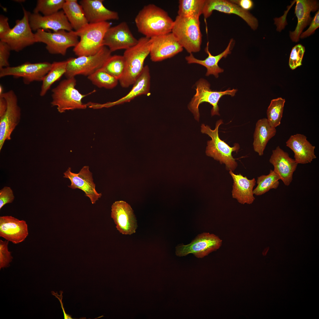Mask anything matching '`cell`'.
Returning a JSON list of instances; mask_svg holds the SVG:
<instances>
[{"mask_svg": "<svg viewBox=\"0 0 319 319\" xmlns=\"http://www.w3.org/2000/svg\"><path fill=\"white\" fill-rule=\"evenodd\" d=\"M111 217L117 230L123 235H131L136 232L137 224L133 211L130 206L123 201L115 202L111 206Z\"/></svg>", "mask_w": 319, "mask_h": 319, "instance_id": "cell-18", "label": "cell"}, {"mask_svg": "<svg viewBox=\"0 0 319 319\" xmlns=\"http://www.w3.org/2000/svg\"><path fill=\"white\" fill-rule=\"evenodd\" d=\"M110 27V23L108 22L88 23L75 31L80 40L73 49L75 54L78 57L92 55L97 53L103 46L104 37Z\"/></svg>", "mask_w": 319, "mask_h": 319, "instance_id": "cell-4", "label": "cell"}, {"mask_svg": "<svg viewBox=\"0 0 319 319\" xmlns=\"http://www.w3.org/2000/svg\"><path fill=\"white\" fill-rule=\"evenodd\" d=\"M103 1L81 0L79 1L89 23H96L119 19L118 13L106 8L103 4Z\"/></svg>", "mask_w": 319, "mask_h": 319, "instance_id": "cell-22", "label": "cell"}, {"mask_svg": "<svg viewBox=\"0 0 319 319\" xmlns=\"http://www.w3.org/2000/svg\"><path fill=\"white\" fill-rule=\"evenodd\" d=\"M150 38L142 37L134 45L125 50L123 55L125 61L123 73L118 81L121 86L127 88L133 85L144 67L145 59L150 54Z\"/></svg>", "mask_w": 319, "mask_h": 319, "instance_id": "cell-2", "label": "cell"}, {"mask_svg": "<svg viewBox=\"0 0 319 319\" xmlns=\"http://www.w3.org/2000/svg\"><path fill=\"white\" fill-rule=\"evenodd\" d=\"M223 123V121L221 119L217 121L214 130L211 129L207 125L202 124L201 132L207 134L211 139L207 142L206 154L219 161L220 164H224L227 170L233 171L236 168L237 164L233 157L232 153L233 152L238 151L240 146L239 144L235 143L233 147H230L220 138L218 134L219 128V126Z\"/></svg>", "mask_w": 319, "mask_h": 319, "instance_id": "cell-3", "label": "cell"}, {"mask_svg": "<svg viewBox=\"0 0 319 319\" xmlns=\"http://www.w3.org/2000/svg\"><path fill=\"white\" fill-rule=\"evenodd\" d=\"M76 84L75 77L66 78L52 89L51 104L52 106L56 107L59 113L87 108V104L83 103L82 100L91 92L86 95L81 94L76 88Z\"/></svg>", "mask_w": 319, "mask_h": 319, "instance_id": "cell-6", "label": "cell"}, {"mask_svg": "<svg viewBox=\"0 0 319 319\" xmlns=\"http://www.w3.org/2000/svg\"><path fill=\"white\" fill-rule=\"evenodd\" d=\"M9 241L0 240V268L8 266L11 262L12 257L11 252L8 250Z\"/></svg>", "mask_w": 319, "mask_h": 319, "instance_id": "cell-38", "label": "cell"}, {"mask_svg": "<svg viewBox=\"0 0 319 319\" xmlns=\"http://www.w3.org/2000/svg\"><path fill=\"white\" fill-rule=\"evenodd\" d=\"M36 31L35 35L36 42L46 44V50L51 54L65 56L68 48H74L79 42L78 37L73 30H60L51 32L39 29Z\"/></svg>", "mask_w": 319, "mask_h": 319, "instance_id": "cell-9", "label": "cell"}, {"mask_svg": "<svg viewBox=\"0 0 319 319\" xmlns=\"http://www.w3.org/2000/svg\"><path fill=\"white\" fill-rule=\"evenodd\" d=\"M125 63L123 56H111L102 67L107 73L119 80L124 71Z\"/></svg>", "mask_w": 319, "mask_h": 319, "instance_id": "cell-35", "label": "cell"}, {"mask_svg": "<svg viewBox=\"0 0 319 319\" xmlns=\"http://www.w3.org/2000/svg\"><path fill=\"white\" fill-rule=\"evenodd\" d=\"M8 18L2 15L0 16V38L8 34L11 30Z\"/></svg>", "mask_w": 319, "mask_h": 319, "instance_id": "cell-42", "label": "cell"}, {"mask_svg": "<svg viewBox=\"0 0 319 319\" xmlns=\"http://www.w3.org/2000/svg\"><path fill=\"white\" fill-rule=\"evenodd\" d=\"M295 14L297 19V24L295 30L289 32V36L293 42L299 40L300 35L303 30L310 23L313 18L311 12L317 10L319 7L318 1L314 0H297Z\"/></svg>", "mask_w": 319, "mask_h": 319, "instance_id": "cell-24", "label": "cell"}, {"mask_svg": "<svg viewBox=\"0 0 319 319\" xmlns=\"http://www.w3.org/2000/svg\"><path fill=\"white\" fill-rule=\"evenodd\" d=\"M199 18L177 15L171 32L179 43L190 53L199 51L202 43Z\"/></svg>", "mask_w": 319, "mask_h": 319, "instance_id": "cell-5", "label": "cell"}, {"mask_svg": "<svg viewBox=\"0 0 319 319\" xmlns=\"http://www.w3.org/2000/svg\"><path fill=\"white\" fill-rule=\"evenodd\" d=\"M17 1V2H23V1H20V0H19H19H17H17H16V1Z\"/></svg>", "mask_w": 319, "mask_h": 319, "instance_id": "cell-47", "label": "cell"}, {"mask_svg": "<svg viewBox=\"0 0 319 319\" xmlns=\"http://www.w3.org/2000/svg\"><path fill=\"white\" fill-rule=\"evenodd\" d=\"M276 132V128L270 125L266 118L257 121L253 134V146L254 151L259 156L263 154L267 143L275 135Z\"/></svg>", "mask_w": 319, "mask_h": 319, "instance_id": "cell-28", "label": "cell"}, {"mask_svg": "<svg viewBox=\"0 0 319 319\" xmlns=\"http://www.w3.org/2000/svg\"><path fill=\"white\" fill-rule=\"evenodd\" d=\"M150 85L149 68L148 65H146L133 84L132 88L126 95L115 101L101 104V108L121 104L129 102L139 96L147 95L149 92Z\"/></svg>", "mask_w": 319, "mask_h": 319, "instance_id": "cell-26", "label": "cell"}, {"mask_svg": "<svg viewBox=\"0 0 319 319\" xmlns=\"http://www.w3.org/2000/svg\"><path fill=\"white\" fill-rule=\"evenodd\" d=\"M62 9L75 31H78L89 23L81 6L77 0H65Z\"/></svg>", "mask_w": 319, "mask_h": 319, "instance_id": "cell-29", "label": "cell"}, {"mask_svg": "<svg viewBox=\"0 0 319 319\" xmlns=\"http://www.w3.org/2000/svg\"><path fill=\"white\" fill-rule=\"evenodd\" d=\"M229 173L233 181L232 198L241 204H252L255 199L253 193V188L256 183L255 178L249 179L247 177L240 174H236L231 170L229 171Z\"/></svg>", "mask_w": 319, "mask_h": 319, "instance_id": "cell-25", "label": "cell"}, {"mask_svg": "<svg viewBox=\"0 0 319 319\" xmlns=\"http://www.w3.org/2000/svg\"><path fill=\"white\" fill-rule=\"evenodd\" d=\"M135 22L138 31L150 38L171 32L174 23L166 12L153 4L144 6Z\"/></svg>", "mask_w": 319, "mask_h": 319, "instance_id": "cell-1", "label": "cell"}, {"mask_svg": "<svg viewBox=\"0 0 319 319\" xmlns=\"http://www.w3.org/2000/svg\"><path fill=\"white\" fill-rule=\"evenodd\" d=\"M88 79L99 88L111 89L118 84V80L102 68L88 77Z\"/></svg>", "mask_w": 319, "mask_h": 319, "instance_id": "cell-33", "label": "cell"}, {"mask_svg": "<svg viewBox=\"0 0 319 319\" xmlns=\"http://www.w3.org/2000/svg\"><path fill=\"white\" fill-rule=\"evenodd\" d=\"M305 51V47L298 44L294 47L291 51L289 61V65L292 69H294L302 65V61Z\"/></svg>", "mask_w": 319, "mask_h": 319, "instance_id": "cell-37", "label": "cell"}, {"mask_svg": "<svg viewBox=\"0 0 319 319\" xmlns=\"http://www.w3.org/2000/svg\"><path fill=\"white\" fill-rule=\"evenodd\" d=\"M269 161L280 180L285 185L289 186L292 180L293 173L298 165L294 160L278 146L272 151Z\"/></svg>", "mask_w": 319, "mask_h": 319, "instance_id": "cell-20", "label": "cell"}, {"mask_svg": "<svg viewBox=\"0 0 319 319\" xmlns=\"http://www.w3.org/2000/svg\"><path fill=\"white\" fill-rule=\"evenodd\" d=\"M214 10L238 15L253 30H256L258 27V21L255 17L248 11L243 10L230 1L205 0L202 13L205 18L210 17Z\"/></svg>", "mask_w": 319, "mask_h": 319, "instance_id": "cell-16", "label": "cell"}, {"mask_svg": "<svg viewBox=\"0 0 319 319\" xmlns=\"http://www.w3.org/2000/svg\"><path fill=\"white\" fill-rule=\"evenodd\" d=\"M286 145L293 151L294 159L298 164L310 163L316 158L315 146L303 134H297L291 135L286 141Z\"/></svg>", "mask_w": 319, "mask_h": 319, "instance_id": "cell-23", "label": "cell"}, {"mask_svg": "<svg viewBox=\"0 0 319 319\" xmlns=\"http://www.w3.org/2000/svg\"><path fill=\"white\" fill-rule=\"evenodd\" d=\"M60 293L61 294L60 295H59L58 294L57 292L56 293H55L54 292H53V291L51 293H52V294L53 295H54L56 297H57L58 299L59 300V301H60V303H61V308H62V309L63 312V313H64V318L65 319H73V318H72L71 316L70 315L67 314L65 312V310L64 309V307H63V303L62 302V297H63L62 295V294L63 293V292H62V291H60Z\"/></svg>", "mask_w": 319, "mask_h": 319, "instance_id": "cell-44", "label": "cell"}, {"mask_svg": "<svg viewBox=\"0 0 319 319\" xmlns=\"http://www.w3.org/2000/svg\"><path fill=\"white\" fill-rule=\"evenodd\" d=\"M64 174V177L69 179L71 181V184L69 187L72 189L82 190L89 198L92 204H95L101 197L102 194L96 191L89 166H84L78 173L71 172V168L69 167Z\"/></svg>", "mask_w": 319, "mask_h": 319, "instance_id": "cell-19", "label": "cell"}, {"mask_svg": "<svg viewBox=\"0 0 319 319\" xmlns=\"http://www.w3.org/2000/svg\"><path fill=\"white\" fill-rule=\"evenodd\" d=\"M22 9L24 14L22 19L17 20L10 31L0 38L9 45L11 50L17 52L36 43L35 33L32 32L29 23L30 12L24 7Z\"/></svg>", "mask_w": 319, "mask_h": 319, "instance_id": "cell-10", "label": "cell"}, {"mask_svg": "<svg viewBox=\"0 0 319 319\" xmlns=\"http://www.w3.org/2000/svg\"><path fill=\"white\" fill-rule=\"evenodd\" d=\"M205 0H180L179 1L178 16L199 18L202 14Z\"/></svg>", "mask_w": 319, "mask_h": 319, "instance_id": "cell-32", "label": "cell"}, {"mask_svg": "<svg viewBox=\"0 0 319 319\" xmlns=\"http://www.w3.org/2000/svg\"><path fill=\"white\" fill-rule=\"evenodd\" d=\"M3 88L2 85H0V95H1L4 92H3Z\"/></svg>", "mask_w": 319, "mask_h": 319, "instance_id": "cell-46", "label": "cell"}, {"mask_svg": "<svg viewBox=\"0 0 319 319\" xmlns=\"http://www.w3.org/2000/svg\"><path fill=\"white\" fill-rule=\"evenodd\" d=\"M233 41V39H231L225 49L222 53L216 56H213L210 52L209 50V43L208 42L205 51L208 54V56L205 59H198L194 57L192 53H190L189 56H186L185 59L189 64L196 63L205 66L207 69L206 76L213 74L215 77L218 78L219 74L224 71L223 69L219 66L218 62L223 57H226L231 53Z\"/></svg>", "mask_w": 319, "mask_h": 319, "instance_id": "cell-27", "label": "cell"}, {"mask_svg": "<svg viewBox=\"0 0 319 319\" xmlns=\"http://www.w3.org/2000/svg\"><path fill=\"white\" fill-rule=\"evenodd\" d=\"M150 59L154 62L162 61L182 51L183 48L173 33L170 32L150 38Z\"/></svg>", "mask_w": 319, "mask_h": 319, "instance_id": "cell-15", "label": "cell"}, {"mask_svg": "<svg viewBox=\"0 0 319 319\" xmlns=\"http://www.w3.org/2000/svg\"><path fill=\"white\" fill-rule=\"evenodd\" d=\"M319 26V11H318L313 19L308 28L300 35L301 38H304L313 34Z\"/></svg>", "mask_w": 319, "mask_h": 319, "instance_id": "cell-41", "label": "cell"}, {"mask_svg": "<svg viewBox=\"0 0 319 319\" xmlns=\"http://www.w3.org/2000/svg\"><path fill=\"white\" fill-rule=\"evenodd\" d=\"M28 235L25 221L11 216L0 217V236L17 244L23 241Z\"/></svg>", "mask_w": 319, "mask_h": 319, "instance_id": "cell-21", "label": "cell"}, {"mask_svg": "<svg viewBox=\"0 0 319 319\" xmlns=\"http://www.w3.org/2000/svg\"><path fill=\"white\" fill-rule=\"evenodd\" d=\"M222 244V240L215 235L203 233L198 235L190 243L177 246L175 254L178 256H183L192 253L198 258H202L216 250Z\"/></svg>", "mask_w": 319, "mask_h": 319, "instance_id": "cell-13", "label": "cell"}, {"mask_svg": "<svg viewBox=\"0 0 319 319\" xmlns=\"http://www.w3.org/2000/svg\"><path fill=\"white\" fill-rule=\"evenodd\" d=\"M7 108V103L5 99L0 96V117L5 113Z\"/></svg>", "mask_w": 319, "mask_h": 319, "instance_id": "cell-45", "label": "cell"}, {"mask_svg": "<svg viewBox=\"0 0 319 319\" xmlns=\"http://www.w3.org/2000/svg\"><path fill=\"white\" fill-rule=\"evenodd\" d=\"M29 23L32 30L50 29L54 32L60 30H72L73 28L63 10L50 15H42L39 13H31L29 16Z\"/></svg>", "mask_w": 319, "mask_h": 319, "instance_id": "cell-17", "label": "cell"}, {"mask_svg": "<svg viewBox=\"0 0 319 319\" xmlns=\"http://www.w3.org/2000/svg\"><path fill=\"white\" fill-rule=\"evenodd\" d=\"M279 175L274 171L270 170L267 175H262L257 178V186L253 190V194L260 196L264 194L271 189H276L279 185Z\"/></svg>", "mask_w": 319, "mask_h": 319, "instance_id": "cell-31", "label": "cell"}, {"mask_svg": "<svg viewBox=\"0 0 319 319\" xmlns=\"http://www.w3.org/2000/svg\"><path fill=\"white\" fill-rule=\"evenodd\" d=\"M285 101L279 97L272 100L267 111V118L270 125L276 128L280 125Z\"/></svg>", "mask_w": 319, "mask_h": 319, "instance_id": "cell-34", "label": "cell"}, {"mask_svg": "<svg viewBox=\"0 0 319 319\" xmlns=\"http://www.w3.org/2000/svg\"><path fill=\"white\" fill-rule=\"evenodd\" d=\"M67 61H55L51 64V69L43 78L40 95L44 96L52 85L64 75L66 70Z\"/></svg>", "mask_w": 319, "mask_h": 319, "instance_id": "cell-30", "label": "cell"}, {"mask_svg": "<svg viewBox=\"0 0 319 319\" xmlns=\"http://www.w3.org/2000/svg\"><path fill=\"white\" fill-rule=\"evenodd\" d=\"M65 0H38L33 12L41 13L44 16L55 13L62 9Z\"/></svg>", "mask_w": 319, "mask_h": 319, "instance_id": "cell-36", "label": "cell"}, {"mask_svg": "<svg viewBox=\"0 0 319 319\" xmlns=\"http://www.w3.org/2000/svg\"><path fill=\"white\" fill-rule=\"evenodd\" d=\"M51 64L47 62H26L17 66L3 68L0 69V77L11 76L15 78H22L25 84L34 81H42L50 70Z\"/></svg>", "mask_w": 319, "mask_h": 319, "instance_id": "cell-12", "label": "cell"}, {"mask_svg": "<svg viewBox=\"0 0 319 319\" xmlns=\"http://www.w3.org/2000/svg\"><path fill=\"white\" fill-rule=\"evenodd\" d=\"M111 53L107 47L103 46L94 55L69 58L67 60L66 70L64 75L66 78L78 75L88 77L102 67L111 56Z\"/></svg>", "mask_w": 319, "mask_h": 319, "instance_id": "cell-7", "label": "cell"}, {"mask_svg": "<svg viewBox=\"0 0 319 319\" xmlns=\"http://www.w3.org/2000/svg\"><path fill=\"white\" fill-rule=\"evenodd\" d=\"M138 40L132 34L127 24L123 22L109 28L104 37L103 45L112 52L126 50L136 44Z\"/></svg>", "mask_w": 319, "mask_h": 319, "instance_id": "cell-14", "label": "cell"}, {"mask_svg": "<svg viewBox=\"0 0 319 319\" xmlns=\"http://www.w3.org/2000/svg\"><path fill=\"white\" fill-rule=\"evenodd\" d=\"M196 93L189 103L188 108L193 114L195 119L198 121L200 117L198 107L203 102L209 103L213 107L211 111V115H219L218 103L220 98L226 95L234 96L237 91L235 89H228L223 91L212 90L209 83L203 79L196 82Z\"/></svg>", "mask_w": 319, "mask_h": 319, "instance_id": "cell-8", "label": "cell"}, {"mask_svg": "<svg viewBox=\"0 0 319 319\" xmlns=\"http://www.w3.org/2000/svg\"><path fill=\"white\" fill-rule=\"evenodd\" d=\"M230 1L247 11L251 9L253 6V3L251 0H232Z\"/></svg>", "mask_w": 319, "mask_h": 319, "instance_id": "cell-43", "label": "cell"}, {"mask_svg": "<svg viewBox=\"0 0 319 319\" xmlns=\"http://www.w3.org/2000/svg\"><path fill=\"white\" fill-rule=\"evenodd\" d=\"M0 96L4 97L7 103L6 110L0 117V151L6 140L11 139V135L19 123L21 111L18 105L17 96L12 90L4 92Z\"/></svg>", "mask_w": 319, "mask_h": 319, "instance_id": "cell-11", "label": "cell"}, {"mask_svg": "<svg viewBox=\"0 0 319 319\" xmlns=\"http://www.w3.org/2000/svg\"><path fill=\"white\" fill-rule=\"evenodd\" d=\"M14 196L10 187L5 186L0 190V209L5 204L12 203Z\"/></svg>", "mask_w": 319, "mask_h": 319, "instance_id": "cell-40", "label": "cell"}, {"mask_svg": "<svg viewBox=\"0 0 319 319\" xmlns=\"http://www.w3.org/2000/svg\"><path fill=\"white\" fill-rule=\"evenodd\" d=\"M11 51L6 43L0 40V69L9 66V59Z\"/></svg>", "mask_w": 319, "mask_h": 319, "instance_id": "cell-39", "label": "cell"}]
</instances>
